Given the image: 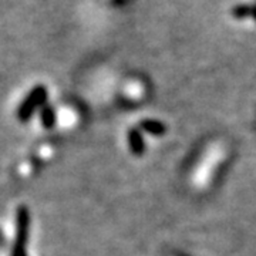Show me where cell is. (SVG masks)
Listing matches in <instances>:
<instances>
[{
  "label": "cell",
  "instance_id": "cell-1",
  "mask_svg": "<svg viewBox=\"0 0 256 256\" xmlns=\"http://www.w3.org/2000/svg\"><path fill=\"white\" fill-rule=\"evenodd\" d=\"M128 141H130V148L136 156H141L144 152V141L137 130H131L128 132Z\"/></svg>",
  "mask_w": 256,
  "mask_h": 256
},
{
  "label": "cell",
  "instance_id": "cell-2",
  "mask_svg": "<svg viewBox=\"0 0 256 256\" xmlns=\"http://www.w3.org/2000/svg\"><path fill=\"white\" fill-rule=\"evenodd\" d=\"M141 128L146 131L148 134H152V136H164L166 128L162 122L156 121V120H144L141 122Z\"/></svg>",
  "mask_w": 256,
  "mask_h": 256
}]
</instances>
